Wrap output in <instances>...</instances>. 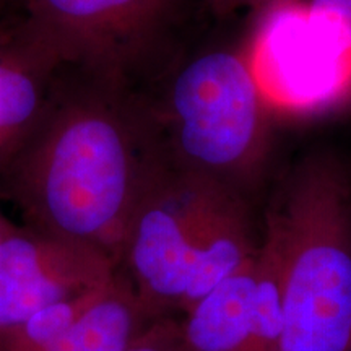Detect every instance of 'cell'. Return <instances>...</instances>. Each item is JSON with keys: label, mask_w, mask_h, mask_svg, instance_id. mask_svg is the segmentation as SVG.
Instances as JSON below:
<instances>
[{"label": "cell", "mask_w": 351, "mask_h": 351, "mask_svg": "<svg viewBox=\"0 0 351 351\" xmlns=\"http://www.w3.org/2000/svg\"><path fill=\"white\" fill-rule=\"evenodd\" d=\"M262 243L274 256L285 351H350L351 179L328 153H314L285 179Z\"/></svg>", "instance_id": "7a4b0ae2"}, {"label": "cell", "mask_w": 351, "mask_h": 351, "mask_svg": "<svg viewBox=\"0 0 351 351\" xmlns=\"http://www.w3.org/2000/svg\"><path fill=\"white\" fill-rule=\"evenodd\" d=\"M3 5V0H0V7H2Z\"/></svg>", "instance_id": "2e32d148"}, {"label": "cell", "mask_w": 351, "mask_h": 351, "mask_svg": "<svg viewBox=\"0 0 351 351\" xmlns=\"http://www.w3.org/2000/svg\"><path fill=\"white\" fill-rule=\"evenodd\" d=\"M116 265L88 245L16 225L0 241V332L111 280Z\"/></svg>", "instance_id": "8992f818"}, {"label": "cell", "mask_w": 351, "mask_h": 351, "mask_svg": "<svg viewBox=\"0 0 351 351\" xmlns=\"http://www.w3.org/2000/svg\"><path fill=\"white\" fill-rule=\"evenodd\" d=\"M256 251L244 197L226 192L200 230L189 265L181 311L186 313L200 298L234 274Z\"/></svg>", "instance_id": "ba28073f"}, {"label": "cell", "mask_w": 351, "mask_h": 351, "mask_svg": "<svg viewBox=\"0 0 351 351\" xmlns=\"http://www.w3.org/2000/svg\"><path fill=\"white\" fill-rule=\"evenodd\" d=\"M249 2L254 3V5L257 7H269V5H275V3H280V2H287V0H249Z\"/></svg>", "instance_id": "5bb4252c"}, {"label": "cell", "mask_w": 351, "mask_h": 351, "mask_svg": "<svg viewBox=\"0 0 351 351\" xmlns=\"http://www.w3.org/2000/svg\"><path fill=\"white\" fill-rule=\"evenodd\" d=\"M150 320L119 270L82 317L47 351H127Z\"/></svg>", "instance_id": "30bf717a"}, {"label": "cell", "mask_w": 351, "mask_h": 351, "mask_svg": "<svg viewBox=\"0 0 351 351\" xmlns=\"http://www.w3.org/2000/svg\"><path fill=\"white\" fill-rule=\"evenodd\" d=\"M62 69L26 13L0 15V166L36 125Z\"/></svg>", "instance_id": "52a82bcc"}, {"label": "cell", "mask_w": 351, "mask_h": 351, "mask_svg": "<svg viewBox=\"0 0 351 351\" xmlns=\"http://www.w3.org/2000/svg\"><path fill=\"white\" fill-rule=\"evenodd\" d=\"M69 72L60 70L36 125L0 166V197L21 225L116 265L135 205L168 158L143 99Z\"/></svg>", "instance_id": "6da1fadb"}, {"label": "cell", "mask_w": 351, "mask_h": 351, "mask_svg": "<svg viewBox=\"0 0 351 351\" xmlns=\"http://www.w3.org/2000/svg\"><path fill=\"white\" fill-rule=\"evenodd\" d=\"M213 2L217 3V5H230V3L238 2V0H213Z\"/></svg>", "instance_id": "9a60e30c"}, {"label": "cell", "mask_w": 351, "mask_h": 351, "mask_svg": "<svg viewBox=\"0 0 351 351\" xmlns=\"http://www.w3.org/2000/svg\"><path fill=\"white\" fill-rule=\"evenodd\" d=\"M148 108L176 168L243 197L258 179L269 145L267 103L243 54L217 49L194 57L160 108Z\"/></svg>", "instance_id": "3957f363"}, {"label": "cell", "mask_w": 351, "mask_h": 351, "mask_svg": "<svg viewBox=\"0 0 351 351\" xmlns=\"http://www.w3.org/2000/svg\"><path fill=\"white\" fill-rule=\"evenodd\" d=\"M64 69L134 91L165 52L179 0H25Z\"/></svg>", "instance_id": "277c9868"}, {"label": "cell", "mask_w": 351, "mask_h": 351, "mask_svg": "<svg viewBox=\"0 0 351 351\" xmlns=\"http://www.w3.org/2000/svg\"><path fill=\"white\" fill-rule=\"evenodd\" d=\"M15 226H16V223H13L10 218H7L5 215L0 212V241L5 238L8 232H10Z\"/></svg>", "instance_id": "4fadbf2b"}, {"label": "cell", "mask_w": 351, "mask_h": 351, "mask_svg": "<svg viewBox=\"0 0 351 351\" xmlns=\"http://www.w3.org/2000/svg\"><path fill=\"white\" fill-rule=\"evenodd\" d=\"M350 351H351V346H350Z\"/></svg>", "instance_id": "e0dca14e"}, {"label": "cell", "mask_w": 351, "mask_h": 351, "mask_svg": "<svg viewBox=\"0 0 351 351\" xmlns=\"http://www.w3.org/2000/svg\"><path fill=\"white\" fill-rule=\"evenodd\" d=\"M307 10L337 28L351 54V0H306Z\"/></svg>", "instance_id": "7c38bea8"}, {"label": "cell", "mask_w": 351, "mask_h": 351, "mask_svg": "<svg viewBox=\"0 0 351 351\" xmlns=\"http://www.w3.org/2000/svg\"><path fill=\"white\" fill-rule=\"evenodd\" d=\"M230 191L168 160L147 184L127 225L116 270L130 283L150 320L181 309L202 226Z\"/></svg>", "instance_id": "5b68a950"}, {"label": "cell", "mask_w": 351, "mask_h": 351, "mask_svg": "<svg viewBox=\"0 0 351 351\" xmlns=\"http://www.w3.org/2000/svg\"><path fill=\"white\" fill-rule=\"evenodd\" d=\"M127 351H189L184 343L181 327L168 317L150 322Z\"/></svg>", "instance_id": "8fae6325"}, {"label": "cell", "mask_w": 351, "mask_h": 351, "mask_svg": "<svg viewBox=\"0 0 351 351\" xmlns=\"http://www.w3.org/2000/svg\"><path fill=\"white\" fill-rule=\"evenodd\" d=\"M256 285L257 251L186 311L179 327L187 350L245 351Z\"/></svg>", "instance_id": "9c48e42d"}]
</instances>
